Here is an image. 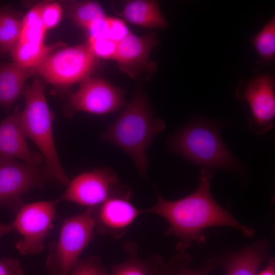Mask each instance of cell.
Returning <instances> with one entry per match:
<instances>
[{
  "mask_svg": "<svg viewBox=\"0 0 275 275\" xmlns=\"http://www.w3.org/2000/svg\"><path fill=\"white\" fill-rule=\"evenodd\" d=\"M108 38L118 43L131 32L125 22L120 18L106 16Z\"/></svg>",
  "mask_w": 275,
  "mask_h": 275,
  "instance_id": "obj_28",
  "label": "cell"
},
{
  "mask_svg": "<svg viewBox=\"0 0 275 275\" xmlns=\"http://www.w3.org/2000/svg\"><path fill=\"white\" fill-rule=\"evenodd\" d=\"M266 250L265 243L260 242L232 254L222 263L226 275H257Z\"/></svg>",
  "mask_w": 275,
  "mask_h": 275,
  "instance_id": "obj_17",
  "label": "cell"
},
{
  "mask_svg": "<svg viewBox=\"0 0 275 275\" xmlns=\"http://www.w3.org/2000/svg\"><path fill=\"white\" fill-rule=\"evenodd\" d=\"M65 47L63 42L51 45L42 43H32L18 41L10 53L13 62L29 69H35L47 57L58 48Z\"/></svg>",
  "mask_w": 275,
  "mask_h": 275,
  "instance_id": "obj_19",
  "label": "cell"
},
{
  "mask_svg": "<svg viewBox=\"0 0 275 275\" xmlns=\"http://www.w3.org/2000/svg\"><path fill=\"white\" fill-rule=\"evenodd\" d=\"M124 187L119 184L116 174L107 168H100L82 173L68 184L64 193L56 203L68 201L87 207H96Z\"/></svg>",
  "mask_w": 275,
  "mask_h": 275,
  "instance_id": "obj_9",
  "label": "cell"
},
{
  "mask_svg": "<svg viewBox=\"0 0 275 275\" xmlns=\"http://www.w3.org/2000/svg\"><path fill=\"white\" fill-rule=\"evenodd\" d=\"M197 189L191 194L175 201H168L157 195V201L152 207L143 210L165 218L169 227L166 235H174L179 240V251L184 250L191 242L203 240L204 229L224 226L241 231L245 236H252V229L238 223L214 200L210 191V178L204 169Z\"/></svg>",
  "mask_w": 275,
  "mask_h": 275,
  "instance_id": "obj_1",
  "label": "cell"
},
{
  "mask_svg": "<svg viewBox=\"0 0 275 275\" xmlns=\"http://www.w3.org/2000/svg\"><path fill=\"white\" fill-rule=\"evenodd\" d=\"M43 2L32 7L21 20V31L18 41L42 43L47 30L41 16Z\"/></svg>",
  "mask_w": 275,
  "mask_h": 275,
  "instance_id": "obj_21",
  "label": "cell"
},
{
  "mask_svg": "<svg viewBox=\"0 0 275 275\" xmlns=\"http://www.w3.org/2000/svg\"><path fill=\"white\" fill-rule=\"evenodd\" d=\"M63 8L60 3L56 2H43L41 16L46 30L56 26L60 22Z\"/></svg>",
  "mask_w": 275,
  "mask_h": 275,
  "instance_id": "obj_27",
  "label": "cell"
},
{
  "mask_svg": "<svg viewBox=\"0 0 275 275\" xmlns=\"http://www.w3.org/2000/svg\"><path fill=\"white\" fill-rule=\"evenodd\" d=\"M98 63L99 59L86 42L53 52L34 70L46 82L65 87L80 83L90 77Z\"/></svg>",
  "mask_w": 275,
  "mask_h": 275,
  "instance_id": "obj_6",
  "label": "cell"
},
{
  "mask_svg": "<svg viewBox=\"0 0 275 275\" xmlns=\"http://www.w3.org/2000/svg\"><path fill=\"white\" fill-rule=\"evenodd\" d=\"M261 60L265 63L275 59V17H272L262 30L250 39Z\"/></svg>",
  "mask_w": 275,
  "mask_h": 275,
  "instance_id": "obj_23",
  "label": "cell"
},
{
  "mask_svg": "<svg viewBox=\"0 0 275 275\" xmlns=\"http://www.w3.org/2000/svg\"><path fill=\"white\" fill-rule=\"evenodd\" d=\"M55 201H38L23 204L13 223L22 238L16 249L24 255H34L44 249V241L52 227L56 217Z\"/></svg>",
  "mask_w": 275,
  "mask_h": 275,
  "instance_id": "obj_8",
  "label": "cell"
},
{
  "mask_svg": "<svg viewBox=\"0 0 275 275\" xmlns=\"http://www.w3.org/2000/svg\"><path fill=\"white\" fill-rule=\"evenodd\" d=\"M54 180L46 166L33 165L0 156V206L16 213L23 205L22 196Z\"/></svg>",
  "mask_w": 275,
  "mask_h": 275,
  "instance_id": "obj_7",
  "label": "cell"
},
{
  "mask_svg": "<svg viewBox=\"0 0 275 275\" xmlns=\"http://www.w3.org/2000/svg\"><path fill=\"white\" fill-rule=\"evenodd\" d=\"M187 261L186 257L177 256L169 264H162L158 270L157 275H207L204 271L189 268Z\"/></svg>",
  "mask_w": 275,
  "mask_h": 275,
  "instance_id": "obj_25",
  "label": "cell"
},
{
  "mask_svg": "<svg viewBox=\"0 0 275 275\" xmlns=\"http://www.w3.org/2000/svg\"><path fill=\"white\" fill-rule=\"evenodd\" d=\"M124 248L129 255L128 259L113 265L109 275H157L162 264L160 256L154 255L148 259L141 260L138 257L136 244L128 242Z\"/></svg>",
  "mask_w": 275,
  "mask_h": 275,
  "instance_id": "obj_18",
  "label": "cell"
},
{
  "mask_svg": "<svg viewBox=\"0 0 275 275\" xmlns=\"http://www.w3.org/2000/svg\"><path fill=\"white\" fill-rule=\"evenodd\" d=\"M131 191L124 187L99 206L91 208L95 229L101 235L119 238L125 233L143 210L130 202Z\"/></svg>",
  "mask_w": 275,
  "mask_h": 275,
  "instance_id": "obj_12",
  "label": "cell"
},
{
  "mask_svg": "<svg viewBox=\"0 0 275 275\" xmlns=\"http://www.w3.org/2000/svg\"><path fill=\"white\" fill-rule=\"evenodd\" d=\"M164 128V122L153 116L144 93L137 88L132 99L102 133L100 140L112 143L125 151L139 173L145 176L148 165L146 150Z\"/></svg>",
  "mask_w": 275,
  "mask_h": 275,
  "instance_id": "obj_2",
  "label": "cell"
},
{
  "mask_svg": "<svg viewBox=\"0 0 275 275\" xmlns=\"http://www.w3.org/2000/svg\"><path fill=\"white\" fill-rule=\"evenodd\" d=\"M257 275H275V263L273 258L269 260L267 266Z\"/></svg>",
  "mask_w": 275,
  "mask_h": 275,
  "instance_id": "obj_30",
  "label": "cell"
},
{
  "mask_svg": "<svg viewBox=\"0 0 275 275\" xmlns=\"http://www.w3.org/2000/svg\"><path fill=\"white\" fill-rule=\"evenodd\" d=\"M0 275H24L20 262L15 259L0 260Z\"/></svg>",
  "mask_w": 275,
  "mask_h": 275,
  "instance_id": "obj_29",
  "label": "cell"
},
{
  "mask_svg": "<svg viewBox=\"0 0 275 275\" xmlns=\"http://www.w3.org/2000/svg\"><path fill=\"white\" fill-rule=\"evenodd\" d=\"M42 80H34L23 92L24 107L20 112L23 129L26 138L37 146L54 180L64 185L70 180L66 176L57 152L52 131L54 114L48 106Z\"/></svg>",
  "mask_w": 275,
  "mask_h": 275,
  "instance_id": "obj_3",
  "label": "cell"
},
{
  "mask_svg": "<svg viewBox=\"0 0 275 275\" xmlns=\"http://www.w3.org/2000/svg\"><path fill=\"white\" fill-rule=\"evenodd\" d=\"M274 79L269 74H262L240 84L238 99L245 100L251 113L249 127L256 134H262L273 126L275 117Z\"/></svg>",
  "mask_w": 275,
  "mask_h": 275,
  "instance_id": "obj_10",
  "label": "cell"
},
{
  "mask_svg": "<svg viewBox=\"0 0 275 275\" xmlns=\"http://www.w3.org/2000/svg\"><path fill=\"white\" fill-rule=\"evenodd\" d=\"M71 270L72 275H107L97 256L78 260Z\"/></svg>",
  "mask_w": 275,
  "mask_h": 275,
  "instance_id": "obj_26",
  "label": "cell"
},
{
  "mask_svg": "<svg viewBox=\"0 0 275 275\" xmlns=\"http://www.w3.org/2000/svg\"><path fill=\"white\" fill-rule=\"evenodd\" d=\"M91 208L64 221L57 242L50 243L46 266L53 275H66L93 237Z\"/></svg>",
  "mask_w": 275,
  "mask_h": 275,
  "instance_id": "obj_5",
  "label": "cell"
},
{
  "mask_svg": "<svg viewBox=\"0 0 275 275\" xmlns=\"http://www.w3.org/2000/svg\"><path fill=\"white\" fill-rule=\"evenodd\" d=\"M158 43L154 32L142 36L130 33L118 42L114 61L120 70L132 79L145 73H153L156 66L150 61V55Z\"/></svg>",
  "mask_w": 275,
  "mask_h": 275,
  "instance_id": "obj_13",
  "label": "cell"
},
{
  "mask_svg": "<svg viewBox=\"0 0 275 275\" xmlns=\"http://www.w3.org/2000/svg\"><path fill=\"white\" fill-rule=\"evenodd\" d=\"M94 54L99 59L114 60L117 43L108 38L88 37L87 41Z\"/></svg>",
  "mask_w": 275,
  "mask_h": 275,
  "instance_id": "obj_24",
  "label": "cell"
},
{
  "mask_svg": "<svg viewBox=\"0 0 275 275\" xmlns=\"http://www.w3.org/2000/svg\"><path fill=\"white\" fill-rule=\"evenodd\" d=\"M172 149L205 169L218 168L236 171V158L222 141L218 129L208 122H192L181 129L171 140Z\"/></svg>",
  "mask_w": 275,
  "mask_h": 275,
  "instance_id": "obj_4",
  "label": "cell"
},
{
  "mask_svg": "<svg viewBox=\"0 0 275 275\" xmlns=\"http://www.w3.org/2000/svg\"><path fill=\"white\" fill-rule=\"evenodd\" d=\"M34 69L21 66L15 62L0 63V106L8 110L24 92L27 79Z\"/></svg>",
  "mask_w": 275,
  "mask_h": 275,
  "instance_id": "obj_15",
  "label": "cell"
},
{
  "mask_svg": "<svg viewBox=\"0 0 275 275\" xmlns=\"http://www.w3.org/2000/svg\"><path fill=\"white\" fill-rule=\"evenodd\" d=\"M21 20L8 9H0V53L11 52L18 42Z\"/></svg>",
  "mask_w": 275,
  "mask_h": 275,
  "instance_id": "obj_22",
  "label": "cell"
},
{
  "mask_svg": "<svg viewBox=\"0 0 275 275\" xmlns=\"http://www.w3.org/2000/svg\"><path fill=\"white\" fill-rule=\"evenodd\" d=\"M125 103L121 89L102 79L89 77L70 95L68 107L72 113L84 112L104 115L119 111Z\"/></svg>",
  "mask_w": 275,
  "mask_h": 275,
  "instance_id": "obj_11",
  "label": "cell"
},
{
  "mask_svg": "<svg viewBox=\"0 0 275 275\" xmlns=\"http://www.w3.org/2000/svg\"><path fill=\"white\" fill-rule=\"evenodd\" d=\"M118 15L126 21L142 27L163 29L168 25V22L156 1H127Z\"/></svg>",
  "mask_w": 275,
  "mask_h": 275,
  "instance_id": "obj_16",
  "label": "cell"
},
{
  "mask_svg": "<svg viewBox=\"0 0 275 275\" xmlns=\"http://www.w3.org/2000/svg\"><path fill=\"white\" fill-rule=\"evenodd\" d=\"M68 17L76 25L87 30L95 21L106 15L101 5L91 1L64 2Z\"/></svg>",
  "mask_w": 275,
  "mask_h": 275,
  "instance_id": "obj_20",
  "label": "cell"
},
{
  "mask_svg": "<svg viewBox=\"0 0 275 275\" xmlns=\"http://www.w3.org/2000/svg\"><path fill=\"white\" fill-rule=\"evenodd\" d=\"M13 230V228L11 224H3L0 223V238Z\"/></svg>",
  "mask_w": 275,
  "mask_h": 275,
  "instance_id": "obj_31",
  "label": "cell"
},
{
  "mask_svg": "<svg viewBox=\"0 0 275 275\" xmlns=\"http://www.w3.org/2000/svg\"><path fill=\"white\" fill-rule=\"evenodd\" d=\"M21 124L20 112L16 107L13 112L0 121V156L19 159L23 162L40 165L44 158L40 153H33L26 141Z\"/></svg>",
  "mask_w": 275,
  "mask_h": 275,
  "instance_id": "obj_14",
  "label": "cell"
},
{
  "mask_svg": "<svg viewBox=\"0 0 275 275\" xmlns=\"http://www.w3.org/2000/svg\"><path fill=\"white\" fill-rule=\"evenodd\" d=\"M49 275H53V274H52L50 273V274H49Z\"/></svg>",
  "mask_w": 275,
  "mask_h": 275,
  "instance_id": "obj_32",
  "label": "cell"
}]
</instances>
